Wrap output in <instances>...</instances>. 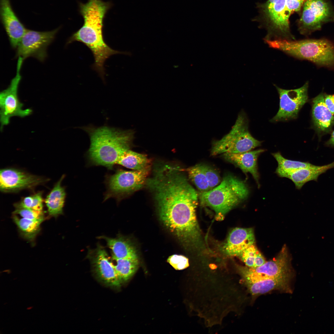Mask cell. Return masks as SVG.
I'll return each mask as SVG.
<instances>
[{"label":"cell","instance_id":"obj_17","mask_svg":"<svg viewBox=\"0 0 334 334\" xmlns=\"http://www.w3.org/2000/svg\"><path fill=\"white\" fill-rule=\"evenodd\" d=\"M255 242V237L252 228H236L229 233L223 245L222 250L227 256H238Z\"/></svg>","mask_w":334,"mask_h":334},{"label":"cell","instance_id":"obj_27","mask_svg":"<svg viewBox=\"0 0 334 334\" xmlns=\"http://www.w3.org/2000/svg\"><path fill=\"white\" fill-rule=\"evenodd\" d=\"M272 155L278 163L276 173L281 177H285L289 173L301 168L313 166L310 163L288 160L285 158L280 152L273 153Z\"/></svg>","mask_w":334,"mask_h":334},{"label":"cell","instance_id":"obj_37","mask_svg":"<svg viewBox=\"0 0 334 334\" xmlns=\"http://www.w3.org/2000/svg\"><path fill=\"white\" fill-rule=\"evenodd\" d=\"M32 308V306H31V307H28V308H27V309L28 310H29V309H31V308Z\"/></svg>","mask_w":334,"mask_h":334},{"label":"cell","instance_id":"obj_18","mask_svg":"<svg viewBox=\"0 0 334 334\" xmlns=\"http://www.w3.org/2000/svg\"><path fill=\"white\" fill-rule=\"evenodd\" d=\"M264 151V149H259L240 153H225L223 156L225 160L238 167L245 173H250L259 187L257 160L260 155Z\"/></svg>","mask_w":334,"mask_h":334},{"label":"cell","instance_id":"obj_33","mask_svg":"<svg viewBox=\"0 0 334 334\" xmlns=\"http://www.w3.org/2000/svg\"><path fill=\"white\" fill-rule=\"evenodd\" d=\"M201 167L207 179L210 189L216 186L220 182V177L218 173L209 166L201 164Z\"/></svg>","mask_w":334,"mask_h":334},{"label":"cell","instance_id":"obj_13","mask_svg":"<svg viewBox=\"0 0 334 334\" xmlns=\"http://www.w3.org/2000/svg\"><path fill=\"white\" fill-rule=\"evenodd\" d=\"M291 273L289 258L285 245L272 260L255 268L246 266L244 270L245 276L250 278H290Z\"/></svg>","mask_w":334,"mask_h":334},{"label":"cell","instance_id":"obj_28","mask_svg":"<svg viewBox=\"0 0 334 334\" xmlns=\"http://www.w3.org/2000/svg\"><path fill=\"white\" fill-rule=\"evenodd\" d=\"M238 257L246 266L250 268L260 266L266 262L254 244L243 251Z\"/></svg>","mask_w":334,"mask_h":334},{"label":"cell","instance_id":"obj_32","mask_svg":"<svg viewBox=\"0 0 334 334\" xmlns=\"http://www.w3.org/2000/svg\"><path fill=\"white\" fill-rule=\"evenodd\" d=\"M167 261L176 270H183L189 266L188 259L182 255H171L169 257Z\"/></svg>","mask_w":334,"mask_h":334},{"label":"cell","instance_id":"obj_26","mask_svg":"<svg viewBox=\"0 0 334 334\" xmlns=\"http://www.w3.org/2000/svg\"><path fill=\"white\" fill-rule=\"evenodd\" d=\"M12 219L17 226L21 235L25 239L31 242L35 240L40 230V225L43 222L22 217L13 214Z\"/></svg>","mask_w":334,"mask_h":334},{"label":"cell","instance_id":"obj_21","mask_svg":"<svg viewBox=\"0 0 334 334\" xmlns=\"http://www.w3.org/2000/svg\"><path fill=\"white\" fill-rule=\"evenodd\" d=\"M334 167V162L323 166L314 165L294 171L288 174L285 178L291 180L296 188L300 189L306 182L316 180L319 176L328 170Z\"/></svg>","mask_w":334,"mask_h":334},{"label":"cell","instance_id":"obj_29","mask_svg":"<svg viewBox=\"0 0 334 334\" xmlns=\"http://www.w3.org/2000/svg\"><path fill=\"white\" fill-rule=\"evenodd\" d=\"M192 182L201 192L210 190L209 184L201 164H197L185 169Z\"/></svg>","mask_w":334,"mask_h":334},{"label":"cell","instance_id":"obj_11","mask_svg":"<svg viewBox=\"0 0 334 334\" xmlns=\"http://www.w3.org/2000/svg\"><path fill=\"white\" fill-rule=\"evenodd\" d=\"M59 29L58 28L44 32L27 29L16 48L15 57H21L24 60L33 57L44 61L47 56L48 47L54 41Z\"/></svg>","mask_w":334,"mask_h":334},{"label":"cell","instance_id":"obj_30","mask_svg":"<svg viewBox=\"0 0 334 334\" xmlns=\"http://www.w3.org/2000/svg\"><path fill=\"white\" fill-rule=\"evenodd\" d=\"M43 199L42 193L39 192L34 195L25 197L19 202L25 208L36 211H43Z\"/></svg>","mask_w":334,"mask_h":334},{"label":"cell","instance_id":"obj_35","mask_svg":"<svg viewBox=\"0 0 334 334\" xmlns=\"http://www.w3.org/2000/svg\"><path fill=\"white\" fill-rule=\"evenodd\" d=\"M325 103L329 111L334 114V95H327L324 96Z\"/></svg>","mask_w":334,"mask_h":334},{"label":"cell","instance_id":"obj_19","mask_svg":"<svg viewBox=\"0 0 334 334\" xmlns=\"http://www.w3.org/2000/svg\"><path fill=\"white\" fill-rule=\"evenodd\" d=\"M290 278H246L243 280L250 293L253 295L265 293L274 290L290 292Z\"/></svg>","mask_w":334,"mask_h":334},{"label":"cell","instance_id":"obj_10","mask_svg":"<svg viewBox=\"0 0 334 334\" xmlns=\"http://www.w3.org/2000/svg\"><path fill=\"white\" fill-rule=\"evenodd\" d=\"M286 6V0H268L263 5L262 10L268 30L264 39H294L290 31Z\"/></svg>","mask_w":334,"mask_h":334},{"label":"cell","instance_id":"obj_34","mask_svg":"<svg viewBox=\"0 0 334 334\" xmlns=\"http://www.w3.org/2000/svg\"><path fill=\"white\" fill-rule=\"evenodd\" d=\"M306 0H286V14L289 18L293 13L300 11Z\"/></svg>","mask_w":334,"mask_h":334},{"label":"cell","instance_id":"obj_24","mask_svg":"<svg viewBox=\"0 0 334 334\" xmlns=\"http://www.w3.org/2000/svg\"><path fill=\"white\" fill-rule=\"evenodd\" d=\"M150 163L146 155L129 149L121 155L116 164L133 170H141L150 167Z\"/></svg>","mask_w":334,"mask_h":334},{"label":"cell","instance_id":"obj_3","mask_svg":"<svg viewBox=\"0 0 334 334\" xmlns=\"http://www.w3.org/2000/svg\"><path fill=\"white\" fill-rule=\"evenodd\" d=\"M90 145L87 152L90 163L112 169L121 155L130 149L134 137L131 130H121L107 126L84 127Z\"/></svg>","mask_w":334,"mask_h":334},{"label":"cell","instance_id":"obj_2","mask_svg":"<svg viewBox=\"0 0 334 334\" xmlns=\"http://www.w3.org/2000/svg\"><path fill=\"white\" fill-rule=\"evenodd\" d=\"M110 3L101 0H88L86 3H80V12L84 23L67 41V44L74 41L81 42L90 49L94 58L93 67L104 79V63L111 56L118 54H129L111 48L105 41L103 34V20L110 7Z\"/></svg>","mask_w":334,"mask_h":334},{"label":"cell","instance_id":"obj_5","mask_svg":"<svg viewBox=\"0 0 334 334\" xmlns=\"http://www.w3.org/2000/svg\"><path fill=\"white\" fill-rule=\"evenodd\" d=\"M264 40L270 47L294 57L308 60L320 66H334V46L326 39Z\"/></svg>","mask_w":334,"mask_h":334},{"label":"cell","instance_id":"obj_6","mask_svg":"<svg viewBox=\"0 0 334 334\" xmlns=\"http://www.w3.org/2000/svg\"><path fill=\"white\" fill-rule=\"evenodd\" d=\"M262 143L250 133L247 118L242 112L238 115L230 131L220 140L213 142L211 154L216 156L244 152L260 146Z\"/></svg>","mask_w":334,"mask_h":334},{"label":"cell","instance_id":"obj_9","mask_svg":"<svg viewBox=\"0 0 334 334\" xmlns=\"http://www.w3.org/2000/svg\"><path fill=\"white\" fill-rule=\"evenodd\" d=\"M24 60L19 57L17 64L16 74L11 81L8 87L0 93V116L1 129L10 123L11 118L14 116L24 118L31 114L30 109H23L24 104L18 98L19 86L21 80V70Z\"/></svg>","mask_w":334,"mask_h":334},{"label":"cell","instance_id":"obj_1","mask_svg":"<svg viewBox=\"0 0 334 334\" xmlns=\"http://www.w3.org/2000/svg\"><path fill=\"white\" fill-rule=\"evenodd\" d=\"M159 216L165 226L183 242L198 248L202 243L197 219L198 195L181 172L167 171L150 182Z\"/></svg>","mask_w":334,"mask_h":334},{"label":"cell","instance_id":"obj_23","mask_svg":"<svg viewBox=\"0 0 334 334\" xmlns=\"http://www.w3.org/2000/svg\"><path fill=\"white\" fill-rule=\"evenodd\" d=\"M64 177L62 176L45 200L49 216L56 217L63 213L66 193L61 183Z\"/></svg>","mask_w":334,"mask_h":334},{"label":"cell","instance_id":"obj_14","mask_svg":"<svg viewBox=\"0 0 334 334\" xmlns=\"http://www.w3.org/2000/svg\"><path fill=\"white\" fill-rule=\"evenodd\" d=\"M48 181L47 178L16 169L8 168L0 170V190L4 193L32 189Z\"/></svg>","mask_w":334,"mask_h":334},{"label":"cell","instance_id":"obj_25","mask_svg":"<svg viewBox=\"0 0 334 334\" xmlns=\"http://www.w3.org/2000/svg\"><path fill=\"white\" fill-rule=\"evenodd\" d=\"M112 259L115 262L114 265L121 284L129 280L138 268L139 257L118 258L112 256Z\"/></svg>","mask_w":334,"mask_h":334},{"label":"cell","instance_id":"obj_15","mask_svg":"<svg viewBox=\"0 0 334 334\" xmlns=\"http://www.w3.org/2000/svg\"><path fill=\"white\" fill-rule=\"evenodd\" d=\"M87 257L91 261L97 276L106 285L114 288L119 287L121 283L105 248L99 243L96 248L88 250Z\"/></svg>","mask_w":334,"mask_h":334},{"label":"cell","instance_id":"obj_16","mask_svg":"<svg viewBox=\"0 0 334 334\" xmlns=\"http://www.w3.org/2000/svg\"><path fill=\"white\" fill-rule=\"evenodd\" d=\"M0 14L10 45L12 48L16 49L27 29L14 11L10 0H0Z\"/></svg>","mask_w":334,"mask_h":334},{"label":"cell","instance_id":"obj_31","mask_svg":"<svg viewBox=\"0 0 334 334\" xmlns=\"http://www.w3.org/2000/svg\"><path fill=\"white\" fill-rule=\"evenodd\" d=\"M15 211L13 214L20 216L22 217L34 220L43 221L44 220V213L43 211H36L27 208L20 205L18 203L14 205Z\"/></svg>","mask_w":334,"mask_h":334},{"label":"cell","instance_id":"obj_20","mask_svg":"<svg viewBox=\"0 0 334 334\" xmlns=\"http://www.w3.org/2000/svg\"><path fill=\"white\" fill-rule=\"evenodd\" d=\"M97 238L106 241L107 246L111 250L112 256L113 257L118 258L139 257L135 247L126 238L118 234L114 238L104 236Z\"/></svg>","mask_w":334,"mask_h":334},{"label":"cell","instance_id":"obj_12","mask_svg":"<svg viewBox=\"0 0 334 334\" xmlns=\"http://www.w3.org/2000/svg\"><path fill=\"white\" fill-rule=\"evenodd\" d=\"M308 86L306 82L300 88L287 90L275 85L279 96V108L270 121H286L297 118L300 110L307 102Z\"/></svg>","mask_w":334,"mask_h":334},{"label":"cell","instance_id":"obj_7","mask_svg":"<svg viewBox=\"0 0 334 334\" xmlns=\"http://www.w3.org/2000/svg\"><path fill=\"white\" fill-rule=\"evenodd\" d=\"M150 167L141 170H118L107 178L104 200L114 198L119 201L126 195L142 188L148 179Z\"/></svg>","mask_w":334,"mask_h":334},{"label":"cell","instance_id":"obj_4","mask_svg":"<svg viewBox=\"0 0 334 334\" xmlns=\"http://www.w3.org/2000/svg\"><path fill=\"white\" fill-rule=\"evenodd\" d=\"M249 193L244 182L228 174L219 185L208 191L201 192L199 196L201 204L213 209L216 219L221 221L228 212L246 199Z\"/></svg>","mask_w":334,"mask_h":334},{"label":"cell","instance_id":"obj_36","mask_svg":"<svg viewBox=\"0 0 334 334\" xmlns=\"http://www.w3.org/2000/svg\"><path fill=\"white\" fill-rule=\"evenodd\" d=\"M329 143L334 145V131L332 132L329 141Z\"/></svg>","mask_w":334,"mask_h":334},{"label":"cell","instance_id":"obj_8","mask_svg":"<svg viewBox=\"0 0 334 334\" xmlns=\"http://www.w3.org/2000/svg\"><path fill=\"white\" fill-rule=\"evenodd\" d=\"M298 24L302 35L319 30L325 23L334 21V10L329 0H306Z\"/></svg>","mask_w":334,"mask_h":334},{"label":"cell","instance_id":"obj_22","mask_svg":"<svg viewBox=\"0 0 334 334\" xmlns=\"http://www.w3.org/2000/svg\"><path fill=\"white\" fill-rule=\"evenodd\" d=\"M326 106L324 95L321 93L313 101L312 116L315 125L320 130L324 131L331 125L334 117Z\"/></svg>","mask_w":334,"mask_h":334}]
</instances>
